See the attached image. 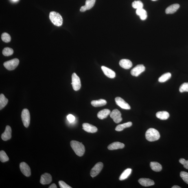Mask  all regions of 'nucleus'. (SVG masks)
<instances>
[{
	"instance_id": "nucleus-17",
	"label": "nucleus",
	"mask_w": 188,
	"mask_h": 188,
	"mask_svg": "<svg viewBox=\"0 0 188 188\" xmlns=\"http://www.w3.org/2000/svg\"><path fill=\"white\" fill-rule=\"evenodd\" d=\"M138 182L142 186L145 187H150L154 185V182L148 178H141L138 180Z\"/></svg>"
},
{
	"instance_id": "nucleus-36",
	"label": "nucleus",
	"mask_w": 188,
	"mask_h": 188,
	"mask_svg": "<svg viewBox=\"0 0 188 188\" xmlns=\"http://www.w3.org/2000/svg\"><path fill=\"white\" fill-rule=\"evenodd\" d=\"M180 163L184 165V167L188 170V160H186L184 158H180L179 160Z\"/></svg>"
},
{
	"instance_id": "nucleus-40",
	"label": "nucleus",
	"mask_w": 188,
	"mask_h": 188,
	"mask_svg": "<svg viewBox=\"0 0 188 188\" xmlns=\"http://www.w3.org/2000/svg\"><path fill=\"white\" fill-rule=\"evenodd\" d=\"M172 188H180L181 187H179L178 186L175 185L172 187Z\"/></svg>"
},
{
	"instance_id": "nucleus-8",
	"label": "nucleus",
	"mask_w": 188,
	"mask_h": 188,
	"mask_svg": "<svg viewBox=\"0 0 188 188\" xmlns=\"http://www.w3.org/2000/svg\"><path fill=\"white\" fill-rule=\"evenodd\" d=\"M145 67L143 64H138L133 69L131 74L133 76L137 77L145 71Z\"/></svg>"
},
{
	"instance_id": "nucleus-27",
	"label": "nucleus",
	"mask_w": 188,
	"mask_h": 188,
	"mask_svg": "<svg viewBox=\"0 0 188 188\" xmlns=\"http://www.w3.org/2000/svg\"><path fill=\"white\" fill-rule=\"evenodd\" d=\"M8 102V99L5 97L3 94H1L0 95V110H1L4 108Z\"/></svg>"
},
{
	"instance_id": "nucleus-2",
	"label": "nucleus",
	"mask_w": 188,
	"mask_h": 188,
	"mask_svg": "<svg viewBox=\"0 0 188 188\" xmlns=\"http://www.w3.org/2000/svg\"><path fill=\"white\" fill-rule=\"evenodd\" d=\"M160 136L157 130L154 128H150L146 132L145 137L149 141H154L159 139Z\"/></svg>"
},
{
	"instance_id": "nucleus-30",
	"label": "nucleus",
	"mask_w": 188,
	"mask_h": 188,
	"mask_svg": "<svg viewBox=\"0 0 188 188\" xmlns=\"http://www.w3.org/2000/svg\"><path fill=\"white\" fill-rule=\"evenodd\" d=\"M9 158L6 153L4 151H1L0 152V160L2 163L8 161Z\"/></svg>"
},
{
	"instance_id": "nucleus-3",
	"label": "nucleus",
	"mask_w": 188,
	"mask_h": 188,
	"mask_svg": "<svg viewBox=\"0 0 188 188\" xmlns=\"http://www.w3.org/2000/svg\"><path fill=\"white\" fill-rule=\"evenodd\" d=\"M49 19L52 23L55 25L59 27L63 23V19L61 16L58 13L51 12L49 13Z\"/></svg>"
},
{
	"instance_id": "nucleus-18",
	"label": "nucleus",
	"mask_w": 188,
	"mask_h": 188,
	"mask_svg": "<svg viewBox=\"0 0 188 188\" xmlns=\"http://www.w3.org/2000/svg\"><path fill=\"white\" fill-rule=\"evenodd\" d=\"M124 146L125 145L124 143L119 142H115L109 145L108 148L110 150H114L123 148Z\"/></svg>"
},
{
	"instance_id": "nucleus-6",
	"label": "nucleus",
	"mask_w": 188,
	"mask_h": 188,
	"mask_svg": "<svg viewBox=\"0 0 188 188\" xmlns=\"http://www.w3.org/2000/svg\"><path fill=\"white\" fill-rule=\"evenodd\" d=\"M73 89L77 91L80 90L81 88V83L80 78L76 74L74 73L72 75V83Z\"/></svg>"
},
{
	"instance_id": "nucleus-35",
	"label": "nucleus",
	"mask_w": 188,
	"mask_h": 188,
	"mask_svg": "<svg viewBox=\"0 0 188 188\" xmlns=\"http://www.w3.org/2000/svg\"><path fill=\"white\" fill-rule=\"evenodd\" d=\"M179 90L181 93L184 92H188V83H184L182 84L180 86Z\"/></svg>"
},
{
	"instance_id": "nucleus-4",
	"label": "nucleus",
	"mask_w": 188,
	"mask_h": 188,
	"mask_svg": "<svg viewBox=\"0 0 188 188\" xmlns=\"http://www.w3.org/2000/svg\"><path fill=\"white\" fill-rule=\"evenodd\" d=\"M19 63V60L17 58H15L5 62L4 63V66L7 70L12 71L17 67Z\"/></svg>"
},
{
	"instance_id": "nucleus-39",
	"label": "nucleus",
	"mask_w": 188,
	"mask_h": 188,
	"mask_svg": "<svg viewBox=\"0 0 188 188\" xmlns=\"http://www.w3.org/2000/svg\"><path fill=\"white\" fill-rule=\"evenodd\" d=\"M57 187L56 184H52L50 186H49V188H57Z\"/></svg>"
},
{
	"instance_id": "nucleus-12",
	"label": "nucleus",
	"mask_w": 188,
	"mask_h": 188,
	"mask_svg": "<svg viewBox=\"0 0 188 188\" xmlns=\"http://www.w3.org/2000/svg\"><path fill=\"white\" fill-rule=\"evenodd\" d=\"M52 181V177L50 174L45 173L42 175L40 180V183L42 185H46L51 183Z\"/></svg>"
},
{
	"instance_id": "nucleus-5",
	"label": "nucleus",
	"mask_w": 188,
	"mask_h": 188,
	"mask_svg": "<svg viewBox=\"0 0 188 188\" xmlns=\"http://www.w3.org/2000/svg\"><path fill=\"white\" fill-rule=\"evenodd\" d=\"M21 118L24 125L26 128H28L30 124V114L27 109H24L22 111Z\"/></svg>"
},
{
	"instance_id": "nucleus-16",
	"label": "nucleus",
	"mask_w": 188,
	"mask_h": 188,
	"mask_svg": "<svg viewBox=\"0 0 188 188\" xmlns=\"http://www.w3.org/2000/svg\"><path fill=\"white\" fill-rule=\"evenodd\" d=\"M119 64L121 67L126 69H130L132 66L131 61L127 59H123L119 61Z\"/></svg>"
},
{
	"instance_id": "nucleus-13",
	"label": "nucleus",
	"mask_w": 188,
	"mask_h": 188,
	"mask_svg": "<svg viewBox=\"0 0 188 188\" xmlns=\"http://www.w3.org/2000/svg\"><path fill=\"white\" fill-rule=\"evenodd\" d=\"M12 129L11 127L7 125L4 132L1 134V138L3 141H7L10 139L12 137Z\"/></svg>"
},
{
	"instance_id": "nucleus-10",
	"label": "nucleus",
	"mask_w": 188,
	"mask_h": 188,
	"mask_svg": "<svg viewBox=\"0 0 188 188\" xmlns=\"http://www.w3.org/2000/svg\"><path fill=\"white\" fill-rule=\"evenodd\" d=\"M20 170L23 174L26 177H29L31 175V170L30 167L27 164L23 162L20 164Z\"/></svg>"
},
{
	"instance_id": "nucleus-1",
	"label": "nucleus",
	"mask_w": 188,
	"mask_h": 188,
	"mask_svg": "<svg viewBox=\"0 0 188 188\" xmlns=\"http://www.w3.org/2000/svg\"><path fill=\"white\" fill-rule=\"evenodd\" d=\"M71 146L77 155L82 156L83 155L85 152V148L82 143L78 141H72L71 142Z\"/></svg>"
},
{
	"instance_id": "nucleus-31",
	"label": "nucleus",
	"mask_w": 188,
	"mask_h": 188,
	"mask_svg": "<svg viewBox=\"0 0 188 188\" xmlns=\"http://www.w3.org/2000/svg\"><path fill=\"white\" fill-rule=\"evenodd\" d=\"M14 51L11 48L5 47L2 51L3 54L5 56H11L13 53Z\"/></svg>"
},
{
	"instance_id": "nucleus-9",
	"label": "nucleus",
	"mask_w": 188,
	"mask_h": 188,
	"mask_svg": "<svg viewBox=\"0 0 188 188\" xmlns=\"http://www.w3.org/2000/svg\"><path fill=\"white\" fill-rule=\"evenodd\" d=\"M103 167V164L101 162L98 163L92 169L90 172V175L93 177L98 175L102 170Z\"/></svg>"
},
{
	"instance_id": "nucleus-33",
	"label": "nucleus",
	"mask_w": 188,
	"mask_h": 188,
	"mask_svg": "<svg viewBox=\"0 0 188 188\" xmlns=\"http://www.w3.org/2000/svg\"><path fill=\"white\" fill-rule=\"evenodd\" d=\"M1 38L3 42L5 43H8L11 40V37L10 35L8 33H4L1 35Z\"/></svg>"
},
{
	"instance_id": "nucleus-25",
	"label": "nucleus",
	"mask_w": 188,
	"mask_h": 188,
	"mask_svg": "<svg viewBox=\"0 0 188 188\" xmlns=\"http://www.w3.org/2000/svg\"><path fill=\"white\" fill-rule=\"evenodd\" d=\"M132 124V123L131 122L124 123V124H119L116 127L115 130L117 131H122L125 128L131 127Z\"/></svg>"
},
{
	"instance_id": "nucleus-29",
	"label": "nucleus",
	"mask_w": 188,
	"mask_h": 188,
	"mask_svg": "<svg viewBox=\"0 0 188 188\" xmlns=\"http://www.w3.org/2000/svg\"><path fill=\"white\" fill-rule=\"evenodd\" d=\"M96 0H86L85 6L86 10H90L95 5Z\"/></svg>"
},
{
	"instance_id": "nucleus-37",
	"label": "nucleus",
	"mask_w": 188,
	"mask_h": 188,
	"mask_svg": "<svg viewBox=\"0 0 188 188\" xmlns=\"http://www.w3.org/2000/svg\"><path fill=\"white\" fill-rule=\"evenodd\" d=\"M59 185L61 188H71L72 187L65 183L64 181H60L59 182Z\"/></svg>"
},
{
	"instance_id": "nucleus-24",
	"label": "nucleus",
	"mask_w": 188,
	"mask_h": 188,
	"mask_svg": "<svg viewBox=\"0 0 188 188\" xmlns=\"http://www.w3.org/2000/svg\"><path fill=\"white\" fill-rule=\"evenodd\" d=\"M150 167L155 172H159L162 169V165L159 163L156 162H151Z\"/></svg>"
},
{
	"instance_id": "nucleus-19",
	"label": "nucleus",
	"mask_w": 188,
	"mask_h": 188,
	"mask_svg": "<svg viewBox=\"0 0 188 188\" xmlns=\"http://www.w3.org/2000/svg\"><path fill=\"white\" fill-rule=\"evenodd\" d=\"M180 5L178 4H175L170 5L166 9L165 13L167 14H171L176 12L180 8Z\"/></svg>"
},
{
	"instance_id": "nucleus-7",
	"label": "nucleus",
	"mask_w": 188,
	"mask_h": 188,
	"mask_svg": "<svg viewBox=\"0 0 188 188\" xmlns=\"http://www.w3.org/2000/svg\"><path fill=\"white\" fill-rule=\"evenodd\" d=\"M121 115V112L117 109L113 110L110 114V117L113 119L114 122L116 123H119L122 121Z\"/></svg>"
},
{
	"instance_id": "nucleus-15",
	"label": "nucleus",
	"mask_w": 188,
	"mask_h": 188,
	"mask_svg": "<svg viewBox=\"0 0 188 188\" xmlns=\"http://www.w3.org/2000/svg\"><path fill=\"white\" fill-rule=\"evenodd\" d=\"M101 68L105 75L107 77L110 78H115L116 74L113 70L104 66H101Z\"/></svg>"
},
{
	"instance_id": "nucleus-11",
	"label": "nucleus",
	"mask_w": 188,
	"mask_h": 188,
	"mask_svg": "<svg viewBox=\"0 0 188 188\" xmlns=\"http://www.w3.org/2000/svg\"><path fill=\"white\" fill-rule=\"evenodd\" d=\"M115 101L118 106L122 108L125 110H130V106L129 105L123 100L122 98L120 97H117L115 98Z\"/></svg>"
},
{
	"instance_id": "nucleus-14",
	"label": "nucleus",
	"mask_w": 188,
	"mask_h": 188,
	"mask_svg": "<svg viewBox=\"0 0 188 188\" xmlns=\"http://www.w3.org/2000/svg\"><path fill=\"white\" fill-rule=\"evenodd\" d=\"M83 129L86 131L91 133H94L97 131L96 127L88 123H84L82 125Z\"/></svg>"
},
{
	"instance_id": "nucleus-23",
	"label": "nucleus",
	"mask_w": 188,
	"mask_h": 188,
	"mask_svg": "<svg viewBox=\"0 0 188 188\" xmlns=\"http://www.w3.org/2000/svg\"><path fill=\"white\" fill-rule=\"evenodd\" d=\"M106 104V101L103 99L97 100H93L91 102L92 105L95 107L104 106Z\"/></svg>"
},
{
	"instance_id": "nucleus-20",
	"label": "nucleus",
	"mask_w": 188,
	"mask_h": 188,
	"mask_svg": "<svg viewBox=\"0 0 188 188\" xmlns=\"http://www.w3.org/2000/svg\"><path fill=\"white\" fill-rule=\"evenodd\" d=\"M110 110L107 109H105L101 110L97 114V117L100 119H103L106 118L110 114Z\"/></svg>"
},
{
	"instance_id": "nucleus-26",
	"label": "nucleus",
	"mask_w": 188,
	"mask_h": 188,
	"mask_svg": "<svg viewBox=\"0 0 188 188\" xmlns=\"http://www.w3.org/2000/svg\"><path fill=\"white\" fill-rule=\"evenodd\" d=\"M132 169L130 168L127 169L123 171L119 178L120 180H123L128 178V177L131 174Z\"/></svg>"
},
{
	"instance_id": "nucleus-32",
	"label": "nucleus",
	"mask_w": 188,
	"mask_h": 188,
	"mask_svg": "<svg viewBox=\"0 0 188 188\" xmlns=\"http://www.w3.org/2000/svg\"><path fill=\"white\" fill-rule=\"evenodd\" d=\"M132 6L136 9L143 8V4L141 1H134L132 3Z\"/></svg>"
},
{
	"instance_id": "nucleus-34",
	"label": "nucleus",
	"mask_w": 188,
	"mask_h": 188,
	"mask_svg": "<svg viewBox=\"0 0 188 188\" xmlns=\"http://www.w3.org/2000/svg\"><path fill=\"white\" fill-rule=\"evenodd\" d=\"M180 176L184 181L188 184V173L185 171H182L180 173Z\"/></svg>"
},
{
	"instance_id": "nucleus-38",
	"label": "nucleus",
	"mask_w": 188,
	"mask_h": 188,
	"mask_svg": "<svg viewBox=\"0 0 188 188\" xmlns=\"http://www.w3.org/2000/svg\"><path fill=\"white\" fill-rule=\"evenodd\" d=\"M67 119L70 123H72L75 120V117L71 114H69L67 117Z\"/></svg>"
},
{
	"instance_id": "nucleus-42",
	"label": "nucleus",
	"mask_w": 188,
	"mask_h": 188,
	"mask_svg": "<svg viewBox=\"0 0 188 188\" xmlns=\"http://www.w3.org/2000/svg\"><path fill=\"white\" fill-rule=\"evenodd\" d=\"M151 1H157V0H151Z\"/></svg>"
},
{
	"instance_id": "nucleus-41",
	"label": "nucleus",
	"mask_w": 188,
	"mask_h": 188,
	"mask_svg": "<svg viewBox=\"0 0 188 188\" xmlns=\"http://www.w3.org/2000/svg\"><path fill=\"white\" fill-rule=\"evenodd\" d=\"M13 1H17L18 0H13Z\"/></svg>"
},
{
	"instance_id": "nucleus-21",
	"label": "nucleus",
	"mask_w": 188,
	"mask_h": 188,
	"mask_svg": "<svg viewBox=\"0 0 188 188\" xmlns=\"http://www.w3.org/2000/svg\"><path fill=\"white\" fill-rule=\"evenodd\" d=\"M136 13L139 16L141 20H144L147 19V13L145 10L143 8L137 9Z\"/></svg>"
},
{
	"instance_id": "nucleus-28",
	"label": "nucleus",
	"mask_w": 188,
	"mask_h": 188,
	"mask_svg": "<svg viewBox=\"0 0 188 188\" xmlns=\"http://www.w3.org/2000/svg\"><path fill=\"white\" fill-rule=\"evenodd\" d=\"M171 76V74L167 73L162 75L158 79V81L160 83H163L167 81L170 79Z\"/></svg>"
},
{
	"instance_id": "nucleus-22",
	"label": "nucleus",
	"mask_w": 188,
	"mask_h": 188,
	"mask_svg": "<svg viewBox=\"0 0 188 188\" xmlns=\"http://www.w3.org/2000/svg\"><path fill=\"white\" fill-rule=\"evenodd\" d=\"M170 115L166 111L158 112L156 114V117L158 118L161 120H166L168 119Z\"/></svg>"
}]
</instances>
